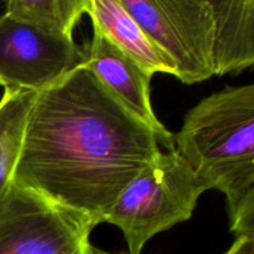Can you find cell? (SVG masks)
Segmentation results:
<instances>
[{
    "instance_id": "11",
    "label": "cell",
    "mask_w": 254,
    "mask_h": 254,
    "mask_svg": "<svg viewBox=\"0 0 254 254\" xmlns=\"http://www.w3.org/2000/svg\"><path fill=\"white\" fill-rule=\"evenodd\" d=\"M88 0H10L5 12L57 36L73 39Z\"/></svg>"
},
{
    "instance_id": "3",
    "label": "cell",
    "mask_w": 254,
    "mask_h": 254,
    "mask_svg": "<svg viewBox=\"0 0 254 254\" xmlns=\"http://www.w3.org/2000/svg\"><path fill=\"white\" fill-rule=\"evenodd\" d=\"M207 185L176 149L158 154L126 186L104 222L123 233L129 254H141L160 232L189 221Z\"/></svg>"
},
{
    "instance_id": "9",
    "label": "cell",
    "mask_w": 254,
    "mask_h": 254,
    "mask_svg": "<svg viewBox=\"0 0 254 254\" xmlns=\"http://www.w3.org/2000/svg\"><path fill=\"white\" fill-rule=\"evenodd\" d=\"M215 76L254 68V0H210Z\"/></svg>"
},
{
    "instance_id": "8",
    "label": "cell",
    "mask_w": 254,
    "mask_h": 254,
    "mask_svg": "<svg viewBox=\"0 0 254 254\" xmlns=\"http://www.w3.org/2000/svg\"><path fill=\"white\" fill-rule=\"evenodd\" d=\"M86 14L91 17L93 29L103 34L146 73L175 76L173 62L154 44L122 0H88Z\"/></svg>"
},
{
    "instance_id": "12",
    "label": "cell",
    "mask_w": 254,
    "mask_h": 254,
    "mask_svg": "<svg viewBox=\"0 0 254 254\" xmlns=\"http://www.w3.org/2000/svg\"><path fill=\"white\" fill-rule=\"evenodd\" d=\"M230 230L237 237L254 236V186L228 212Z\"/></svg>"
},
{
    "instance_id": "7",
    "label": "cell",
    "mask_w": 254,
    "mask_h": 254,
    "mask_svg": "<svg viewBox=\"0 0 254 254\" xmlns=\"http://www.w3.org/2000/svg\"><path fill=\"white\" fill-rule=\"evenodd\" d=\"M84 66L133 114L155 133L159 144L175 149V134L169 131L154 112L150 101L151 77L103 34L93 29L86 47Z\"/></svg>"
},
{
    "instance_id": "13",
    "label": "cell",
    "mask_w": 254,
    "mask_h": 254,
    "mask_svg": "<svg viewBox=\"0 0 254 254\" xmlns=\"http://www.w3.org/2000/svg\"><path fill=\"white\" fill-rule=\"evenodd\" d=\"M225 254H254V236L237 237Z\"/></svg>"
},
{
    "instance_id": "10",
    "label": "cell",
    "mask_w": 254,
    "mask_h": 254,
    "mask_svg": "<svg viewBox=\"0 0 254 254\" xmlns=\"http://www.w3.org/2000/svg\"><path fill=\"white\" fill-rule=\"evenodd\" d=\"M35 96L34 92L4 91L0 99V200L14 181Z\"/></svg>"
},
{
    "instance_id": "6",
    "label": "cell",
    "mask_w": 254,
    "mask_h": 254,
    "mask_svg": "<svg viewBox=\"0 0 254 254\" xmlns=\"http://www.w3.org/2000/svg\"><path fill=\"white\" fill-rule=\"evenodd\" d=\"M86 50L6 14L0 16V86L40 93L84 64Z\"/></svg>"
},
{
    "instance_id": "14",
    "label": "cell",
    "mask_w": 254,
    "mask_h": 254,
    "mask_svg": "<svg viewBox=\"0 0 254 254\" xmlns=\"http://www.w3.org/2000/svg\"><path fill=\"white\" fill-rule=\"evenodd\" d=\"M83 254H113V253L102 251V250H99V248H96L94 246H92L91 243H88V245H87V247L84 248Z\"/></svg>"
},
{
    "instance_id": "4",
    "label": "cell",
    "mask_w": 254,
    "mask_h": 254,
    "mask_svg": "<svg viewBox=\"0 0 254 254\" xmlns=\"http://www.w3.org/2000/svg\"><path fill=\"white\" fill-rule=\"evenodd\" d=\"M185 84L215 76V20L210 0H122Z\"/></svg>"
},
{
    "instance_id": "5",
    "label": "cell",
    "mask_w": 254,
    "mask_h": 254,
    "mask_svg": "<svg viewBox=\"0 0 254 254\" xmlns=\"http://www.w3.org/2000/svg\"><path fill=\"white\" fill-rule=\"evenodd\" d=\"M94 227L15 183L0 200V254H83Z\"/></svg>"
},
{
    "instance_id": "1",
    "label": "cell",
    "mask_w": 254,
    "mask_h": 254,
    "mask_svg": "<svg viewBox=\"0 0 254 254\" xmlns=\"http://www.w3.org/2000/svg\"><path fill=\"white\" fill-rule=\"evenodd\" d=\"M160 151L155 133L81 64L35 96L12 183L98 226Z\"/></svg>"
},
{
    "instance_id": "2",
    "label": "cell",
    "mask_w": 254,
    "mask_h": 254,
    "mask_svg": "<svg viewBox=\"0 0 254 254\" xmlns=\"http://www.w3.org/2000/svg\"><path fill=\"white\" fill-rule=\"evenodd\" d=\"M175 149L232 211L254 186V83L227 87L191 108Z\"/></svg>"
}]
</instances>
